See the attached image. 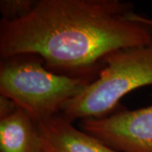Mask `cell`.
<instances>
[{"mask_svg": "<svg viewBox=\"0 0 152 152\" xmlns=\"http://www.w3.org/2000/svg\"><path fill=\"white\" fill-rule=\"evenodd\" d=\"M119 0H40L26 15L0 21V56H36L48 69L80 74L117 50L152 42V26L133 20Z\"/></svg>", "mask_w": 152, "mask_h": 152, "instance_id": "cell-1", "label": "cell"}, {"mask_svg": "<svg viewBox=\"0 0 152 152\" xmlns=\"http://www.w3.org/2000/svg\"><path fill=\"white\" fill-rule=\"evenodd\" d=\"M29 57L2 58L0 93L35 121L58 115L69 100L91 82L88 77L52 72L42 64V59Z\"/></svg>", "mask_w": 152, "mask_h": 152, "instance_id": "cell-2", "label": "cell"}, {"mask_svg": "<svg viewBox=\"0 0 152 152\" xmlns=\"http://www.w3.org/2000/svg\"><path fill=\"white\" fill-rule=\"evenodd\" d=\"M103 64L97 79L64 106L63 117L71 122L102 118L128 93L152 86V42L117 50L105 58Z\"/></svg>", "mask_w": 152, "mask_h": 152, "instance_id": "cell-3", "label": "cell"}, {"mask_svg": "<svg viewBox=\"0 0 152 152\" xmlns=\"http://www.w3.org/2000/svg\"><path fill=\"white\" fill-rule=\"evenodd\" d=\"M84 132L121 152H152V105L109 117L86 118Z\"/></svg>", "mask_w": 152, "mask_h": 152, "instance_id": "cell-4", "label": "cell"}, {"mask_svg": "<svg viewBox=\"0 0 152 152\" xmlns=\"http://www.w3.org/2000/svg\"><path fill=\"white\" fill-rule=\"evenodd\" d=\"M36 122L40 134L53 152H121L78 130L62 115Z\"/></svg>", "mask_w": 152, "mask_h": 152, "instance_id": "cell-5", "label": "cell"}, {"mask_svg": "<svg viewBox=\"0 0 152 152\" xmlns=\"http://www.w3.org/2000/svg\"><path fill=\"white\" fill-rule=\"evenodd\" d=\"M0 152H53L38 130L37 122L17 107L0 118Z\"/></svg>", "mask_w": 152, "mask_h": 152, "instance_id": "cell-6", "label": "cell"}, {"mask_svg": "<svg viewBox=\"0 0 152 152\" xmlns=\"http://www.w3.org/2000/svg\"><path fill=\"white\" fill-rule=\"evenodd\" d=\"M37 1L32 0H1L0 11L2 19L15 20L26 15L33 9Z\"/></svg>", "mask_w": 152, "mask_h": 152, "instance_id": "cell-7", "label": "cell"}, {"mask_svg": "<svg viewBox=\"0 0 152 152\" xmlns=\"http://www.w3.org/2000/svg\"><path fill=\"white\" fill-rule=\"evenodd\" d=\"M131 18L134 20H136V21L141 22V23H144V24H147V25H150L152 26V20L151 19H149L147 17H143L141 15H138L136 14H133L131 15Z\"/></svg>", "mask_w": 152, "mask_h": 152, "instance_id": "cell-8", "label": "cell"}]
</instances>
